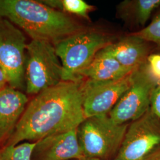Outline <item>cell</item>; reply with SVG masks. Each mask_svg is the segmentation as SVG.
<instances>
[{
	"label": "cell",
	"instance_id": "obj_22",
	"mask_svg": "<svg viewBox=\"0 0 160 160\" xmlns=\"http://www.w3.org/2000/svg\"><path fill=\"white\" fill-rule=\"evenodd\" d=\"M82 160H103L97 159V158H84Z\"/></svg>",
	"mask_w": 160,
	"mask_h": 160
},
{
	"label": "cell",
	"instance_id": "obj_2",
	"mask_svg": "<svg viewBox=\"0 0 160 160\" xmlns=\"http://www.w3.org/2000/svg\"><path fill=\"white\" fill-rule=\"evenodd\" d=\"M0 17L10 20L32 40L55 44L84 30L70 15L34 0H0Z\"/></svg>",
	"mask_w": 160,
	"mask_h": 160
},
{
	"label": "cell",
	"instance_id": "obj_9",
	"mask_svg": "<svg viewBox=\"0 0 160 160\" xmlns=\"http://www.w3.org/2000/svg\"><path fill=\"white\" fill-rule=\"evenodd\" d=\"M132 72L118 80H83L82 107L85 118L109 114L131 85Z\"/></svg>",
	"mask_w": 160,
	"mask_h": 160
},
{
	"label": "cell",
	"instance_id": "obj_11",
	"mask_svg": "<svg viewBox=\"0 0 160 160\" xmlns=\"http://www.w3.org/2000/svg\"><path fill=\"white\" fill-rule=\"evenodd\" d=\"M28 103L20 90L10 86L0 90V148L11 137Z\"/></svg>",
	"mask_w": 160,
	"mask_h": 160
},
{
	"label": "cell",
	"instance_id": "obj_10",
	"mask_svg": "<svg viewBox=\"0 0 160 160\" xmlns=\"http://www.w3.org/2000/svg\"><path fill=\"white\" fill-rule=\"evenodd\" d=\"M77 129L54 134L36 142L32 160H82Z\"/></svg>",
	"mask_w": 160,
	"mask_h": 160
},
{
	"label": "cell",
	"instance_id": "obj_16",
	"mask_svg": "<svg viewBox=\"0 0 160 160\" xmlns=\"http://www.w3.org/2000/svg\"><path fill=\"white\" fill-rule=\"evenodd\" d=\"M36 142H26L14 146H7L0 148L1 160H32Z\"/></svg>",
	"mask_w": 160,
	"mask_h": 160
},
{
	"label": "cell",
	"instance_id": "obj_6",
	"mask_svg": "<svg viewBox=\"0 0 160 160\" xmlns=\"http://www.w3.org/2000/svg\"><path fill=\"white\" fill-rule=\"evenodd\" d=\"M158 81L151 74L147 61L132 72L131 85L109 113L119 125L137 120L150 108L151 97Z\"/></svg>",
	"mask_w": 160,
	"mask_h": 160
},
{
	"label": "cell",
	"instance_id": "obj_13",
	"mask_svg": "<svg viewBox=\"0 0 160 160\" xmlns=\"http://www.w3.org/2000/svg\"><path fill=\"white\" fill-rule=\"evenodd\" d=\"M133 71L123 67L103 48L97 53L89 65L81 72L80 78L82 80L86 79L94 81H111L123 78Z\"/></svg>",
	"mask_w": 160,
	"mask_h": 160
},
{
	"label": "cell",
	"instance_id": "obj_14",
	"mask_svg": "<svg viewBox=\"0 0 160 160\" xmlns=\"http://www.w3.org/2000/svg\"><path fill=\"white\" fill-rule=\"evenodd\" d=\"M160 7V0L126 1L120 6L122 16L130 18L138 25L144 26L152 12Z\"/></svg>",
	"mask_w": 160,
	"mask_h": 160
},
{
	"label": "cell",
	"instance_id": "obj_15",
	"mask_svg": "<svg viewBox=\"0 0 160 160\" xmlns=\"http://www.w3.org/2000/svg\"><path fill=\"white\" fill-rule=\"evenodd\" d=\"M43 3L69 15L88 19V14L94 7L83 0H43Z\"/></svg>",
	"mask_w": 160,
	"mask_h": 160
},
{
	"label": "cell",
	"instance_id": "obj_3",
	"mask_svg": "<svg viewBox=\"0 0 160 160\" xmlns=\"http://www.w3.org/2000/svg\"><path fill=\"white\" fill-rule=\"evenodd\" d=\"M108 36L100 32L83 30L54 44L62 68V81L80 82L81 72L97 53L112 43Z\"/></svg>",
	"mask_w": 160,
	"mask_h": 160
},
{
	"label": "cell",
	"instance_id": "obj_23",
	"mask_svg": "<svg viewBox=\"0 0 160 160\" xmlns=\"http://www.w3.org/2000/svg\"><path fill=\"white\" fill-rule=\"evenodd\" d=\"M0 160H1V159H0Z\"/></svg>",
	"mask_w": 160,
	"mask_h": 160
},
{
	"label": "cell",
	"instance_id": "obj_8",
	"mask_svg": "<svg viewBox=\"0 0 160 160\" xmlns=\"http://www.w3.org/2000/svg\"><path fill=\"white\" fill-rule=\"evenodd\" d=\"M160 148V118L149 108L127 128L116 160H143Z\"/></svg>",
	"mask_w": 160,
	"mask_h": 160
},
{
	"label": "cell",
	"instance_id": "obj_18",
	"mask_svg": "<svg viewBox=\"0 0 160 160\" xmlns=\"http://www.w3.org/2000/svg\"><path fill=\"white\" fill-rule=\"evenodd\" d=\"M151 74L160 82V54L149 55L147 60Z\"/></svg>",
	"mask_w": 160,
	"mask_h": 160
},
{
	"label": "cell",
	"instance_id": "obj_5",
	"mask_svg": "<svg viewBox=\"0 0 160 160\" xmlns=\"http://www.w3.org/2000/svg\"><path fill=\"white\" fill-rule=\"evenodd\" d=\"M62 68L54 44L42 40L28 43L25 55V91L36 96L62 80Z\"/></svg>",
	"mask_w": 160,
	"mask_h": 160
},
{
	"label": "cell",
	"instance_id": "obj_12",
	"mask_svg": "<svg viewBox=\"0 0 160 160\" xmlns=\"http://www.w3.org/2000/svg\"><path fill=\"white\" fill-rule=\"evenodd\" d=\"M104 48L123 67L131 70L145 63L150 51L148 42L132 34Z\"/></svg>",
	"mask_w": 160,
	"mask_h": 160
},
{
	"label": "cell",
	"instance_id": "obj_21",
	"mask_svg": "<svg viewBox=\"0 0 160 160\" xmlns=\"http://www.w3.org/2000/svg\"><path fill=\"white\" fill-rule=\"evenodd\" d=\"M143 160H160V148Z\"/></svg>",
	"mask_w": 160,
	"mask_h": 160
},
{
	"label": "cell",
	"instance_id": "obj_4",
	"mask_svg": "<svg viewBox=\"0 0 160 160\" xmlns=\"http://www.w3.org/2000/svg\"><path fill=\"white\" fill-rule=\"evenodd\" d=\"M128 125L114 123L108 114L86 118L77 128L78 141L85 158L109 160L117 155Z\"/></svg>",
	"mask_w": 160,
	"mask_h": 160
},
{
	"label": "cell",
	"instance_id": "obj_7",
	"mask_svg": "<svg viewBox=\"0 0 160 160\" xmlns=\"http://www.w3.org/2000/svg\"><path fill=\"white\" fill-rule=\"evenodd\" d=\"M27 45L23 31L10 20L0 17V67L6 72L9 86L20 91L25 89Z\"/></svg>",
	"mask_w": 160,
	"mask_h": 160
},
{
	"label": "cell",
	"instance_id": "obj_17",
	"mask_svg": "<svg viewBox=\"0 0 160 160\" xmlns=\"http://www.w3.org/2000/svg\"><path fill=\"white\" fill-rule=\"evenodd\" d=\"M132 34L148 43H154L160 46V12L148 26Z\"/></svg>",
	"mask_w": 160,
	"mask_h": 160
},
{
	"label": "cell",
	"instance_id": "obj_1",
	"mask_svg": "<svg viewBox=\"0 0 160 160\" xmlns=\"http://www.w3.org/2000/svg\"><path fill=\"white\" fill-rule=\"evenodd\" d=\"M82 86V81H61L36 95L2 147L14 146L23 141L37 142L77 129L86 119Z\"/></svg>",
	"mask_w": 160,
	"mask_h": 160
},
{
	"label": "cell",
	"instance_id": "obj_20",
	"mask_svg": "<svg viewBox=\"0 0 160 160\" xmlns=\"http://www.w3.org/2000/svg\"><path fill=\"white\" fill-rule=\"evenodd\" d=\"M8 84L7 77L5 71L0 67V90L4 88Z\"/></svg>",
	"mask_w": 160,
	"mask_h": 160
},
{
	"label": "cell",
	"instance_id": "obj_19",
	"mask_svg": "<svg viewBox=\"0 0 160 160\" xmlns=\"http://www.w3.org/2000/svg\"><path fill=\"white\" fill-rule=\"evenodd\" d=\"M150 109L160 118V82L155 87L151 97Z\"/></svg>",
	"mask_w": 160,
	"mask_h": 160
}]
</instances>
